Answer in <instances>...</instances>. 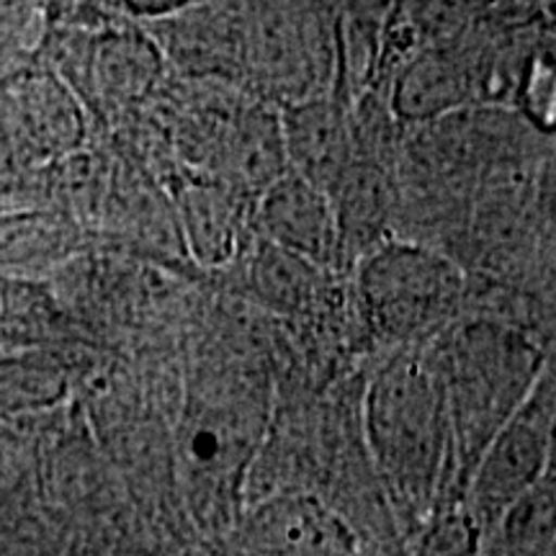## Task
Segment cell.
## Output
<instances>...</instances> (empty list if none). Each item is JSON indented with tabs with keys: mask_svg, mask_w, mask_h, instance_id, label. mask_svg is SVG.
<instances>
[{
	"mask_svg": "<svg viewBox=\"0 0 556 556\" xmlns=\"http://www.w3.org/2000/svg\"><path fill=\"white\" fill-rule=\"evenodd\" d=\"M319 268L312 263L296 258L287 250L263 242L258 255L253 261V281L255 291L276 307L291 309L302 307L312 296V289L317 287Z\"/></svg>",
	"mask_w": 556,
	"mask_h": 556,
	"instance_id": "12",
	"label": "cell"
},
{
	"mask_svg": "<svg viewBox=\"0 0 556 556\" xmlns=\"http://www.w3.org/2000/svg\"><path fill=\"white\" fill-rule=\"evenodd\" d=\"M184 225L193 255L201 263H225L232 255L238 235V204L235 197L217 186H191L184 193Z\"/></svg>",
	"mask_w": 556,
	"mask_h": 556,
	"instance_id": "11",
	"label": "cell"
},
{
	"mask_svg": "<svg viewBox=\"0 0 556 556\" xmlns=\"http://www.w3.org/2000/svg\"><path fill=\"white\" fill-rule=\"evenodd\" d=\"M261 420L250 402L232 397L197 402L180 435V456L197 486L227 495V484H238L250 451L255 446Z\"/></svg>",
	"mask_w": 556,
	"mask_h": 556,
	"instance_id": "5",
	"label": "cell"
},
{
	"mask_svg": "<svg viewBox=\"0 0 556 556\" xmlns=\"http://www.w3.org/2000/svg\"><path fill=\"white\" fill-rule=\"evenodd\" d=\"M163 73V54L155 41L137 31L114 34L96 58L99 96L109 109H131L148 99Z\"/></svg>",
	"mask_w": 556,
	"mask_h": 556,
	"instance_id": "10",
	"label": "cell"
},
{
	"mask_svg": "<svg viewBox=\"0 0 556 556\" xmlns=\"http://www.w3.org/2000/svg\"><path fill=\"white\" fill-rule=\"evenodd\" d=\"M122 3L139 16H173V13L189 11L204 0H122Z\"/></svg>",
	"mask_w": 556,
	"mask_h": 556,
	"instance_id": "15",
	"label": "cell"
},
{
	"mask_svg": "<svg viewBox=\"0 0 556 556\" xmlns=\"http://www.w3.org/2000/svg\"><path fill=\"white\" fill-rule=\"evenodd\" d=\"M258 225L263 242L287 250L317 268L340 255L330 199L291 170L281 173L261 191Z\"/></svg>",
	"mask_w": 556,
	"mask_h": 556,
	"instance_id": "6",
	"label": "cell"
},
{
	"mask_svg": "<svg viewBox=\"0 0 556 556\" xmlns=\"http://www.w3.org/2000/svg\"><path fill=\"white\" fill-rule=\"evenodd\" d=\"M278 122L291 173L330 199L340 178L356 163V139L343 106L332 99L299 101Z\"/></svg>",
	"mask_w": 556,
	"mask_h": 556,
	"instance_id": "7",
	"label": "cell"
},
{
	"mask_svg": "<svg viewBox=\"0 0 556 556\" xmlns=\"http://www.w3.org/2000/svg\"><path fill=\"white\" fill-rule=\"evenodd\" d=\"M433 361L448 415V469L467 484L492 438L544 377V356L523 332L469 319L446 332Z\"/></svg>",
	"mask_w": 556,
	"mask_h": 556,
	"instance_id": "1",
	"label": "cell"
},
{
	"mask_svg": "<svg viewBox=\"0 0 556 556\" xmlns=\"http://www.w3.org/2000/svg\"><path fill=\"white\" fill-rule=\"evenodd\" d=\"M464 287L467 278L456 261L415 242H379L358 266V291L368 315L402 336L443 323L458 307Z\"/></svg>",
	"mask_w": 556,
	"mask_h": 556,
	"instance_id": "3",
	"label": "cell"
},
{
	"mask_svg": "<svg viewBox=\"0 0 556 556\" xmlns=\"http://www.w3.org/2000/svg\"><path fill=\"white\" fill-rule=\"evenodd\" d=\"M554 389L544 377L479 456L467 482V507L479 531L500 518L544 479L552 448Z\"/></svg>",
	"mask_w": 556,
	"mask_h": 556,
	"instance_id": "4",
	"label": "cell"
},
{
	"mask_svg": "<svg viewBox=\"0 0 556 556\" xmlns=\"http://www.w3.org/2000/svg\"><path fill=\"white\" fill-rule=\"evenodd\" d=\"M477 75L448 52H426L409 62L394 88L400 119L433 122L454 116L475 93Z\"/></svg>",
	"mask_w": 556,
	"mask_h": 556,
	"instance_id": "9",
	"label": "cell"
},
{
	"mask_svg": "<svg viewBox=\"0 0 556 556\" xmlns=\"http://www.w3.org/2000/svg\"><path fill=\"white\" fill-rule=\"evenodd\" d=\"M479 526L467 510H454L441 516L422 541V556H475Z\"/></svg>",
	"mask_w": 556,
	"mask_h": 556,
	"instance_id": "13",
	"label": "cell"
},
{
	"mask_svg": "<svg viewBox=\"0 0 556 556\" xmlns=\"http://www.w3.org/2000/svg\"><path fill=\"white\" fill-rule=\"evenodd\" d=\"M520 101L526 116L539 129H552L554 124V70L552 62L533 60L520 83Z\"/></svg>",
	"mask_w": 556,
	"mask_h": 556,
	"instance_id": "14",
	"label": "cell"
},
{
	"mask_svg": "<svg viewBox=\"0 0 556 556\" xmlns=\"http://www.w3.org/2000/svg\"><path fill=\"white\" fill-rule=\"evenodd\" d=\"M242 556H348L343 528L304 497H276L250 516Z\"/></svg>",
	"mask_w": 556,
	"mask_h": 556,
	"instance_id": "8",
	"label": "cell"
},
{
	"mask_svg": "<svg viewBox=\"0 0 556 556\" xmlns=\"http://www.w3.org/2000/svg\"><path fill=\"white\" fill-rule=\"evenodd\" d=\"M366 433L394 497L426 510L448 471V415L433 356L405 353L381 368L366 397Z\"/></svg>",
	"mask_w": 556,
	"mask_h": 556,
	"instance_id": "2",
	"label": "cell"
}]
</instances>
